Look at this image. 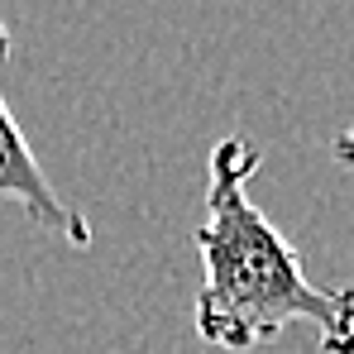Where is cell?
I'll return each mask as SVG.
<instances>
[{
  "instance_id": "2",
  "label": "cell",
  "mask_w": 354,
  "mask_h": 354,
  "mask_svg": "<svg viewBox=\"0 0 354 354\" xmlns=\"http://www.w3.org/2000/svg\"><path fill=\"white\" fill-rule=\"evenodd\" d=\"M5 62H10V29L0 24V77H5ZM0 196L15 201L39 230L62 235L67 244H77V249L91 244V221L58 196L53 177L44 173V163L34 158L19 120H15L10 101H5V86H0Z\"/></svg>"
},
{
  "instance_id": "3",
  "label": "cell",
  "mask_w": 354,
  "mask_h": 354,
  "mask_svg": "<svg viewBox=\"0 0 354 354\" xmlns=\"http://www.w3.org/2000/svg\"><path fill=\"white\" fill-rule=\"evenodd\" d=\"M330 153H335V163H345V168L354 173V124H350V129H340V134L330 139Z\"/></svg>"
},
{
  "instance_id": "4",
  "label": "cell",
  "mask_w": 354,
  "mask_h": 354,
  "mask_svg": "<svg viewBox=\"0 0 354 354\" xmlns=\"http://www.w3.org/2000/svg\"><path fill=\"white\" fill-rule=\"evenodd\" d=\"M321 354H354V330L340 340H321Z\"/></svg>"
},
{
  "instance_id": "1",
  "label": "cell",
  "mask_w": 354,
  "mask_h": 354,
  "mask_svg": "<svg viewBox=\"0 0 354 354\" xmlns=\"http://www.w3.org/2000/svg\"><path fill=\"white\" fill-rule=\"evenodd\" d=\"M263 168V153L244 139H216L206 158V216L196 225L201 288L192 301V326L206 345L225 354H249L278 340L292 321H311L321 340L354 330V288H316L301 268L288 235L254 206L249 177Z\"/></svg>"
}]
</instances>
